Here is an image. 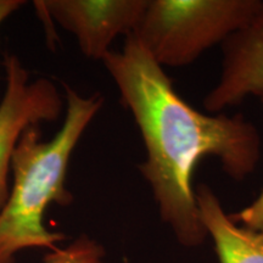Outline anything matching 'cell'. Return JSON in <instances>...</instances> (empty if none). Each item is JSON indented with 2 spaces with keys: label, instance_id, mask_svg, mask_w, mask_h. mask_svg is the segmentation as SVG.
<instances>
[{
  "label": "cell",
  "instance_id": "cell-1",
  "mask_svg": "<svg viewBox=\"0 0 263 263\" xmlns=\"http://www.w3.org/2000/svg\"><path fill=\"white\" fill-rule=\"evenodd\" d=\"M103 64L139 129L145 160L138 168L150 185L161 219L182 245H201L209 236L200 219L194 171L211 156L230 178L244 180L261 159L258 129L242 115L194 108L133 34L121 50L108 52Z\"/></svg>",
  "mask_w": 263,
  "mask_h": 263
},
{
  "label": "cell",
  "instance_id": "cell-3",
  "mask_svg": "<svg viewBox=\"0 0 263 263\" xmlns=\"http://www.w3.org/2000/svg\"><path fill=\"white\" fill-rule=\"evenodd\" d=\"M259 5L261 0H149L132 34L161 67H183L224 44Z\"/></svg>",
  "mask_w": 263,
  "mask_h": 263
},
{
  "label": "cell",
  "instance_id": "cell-8",
  "mask_svg": "<svg viewBox=\"0 0 263 263\" xmlns=\"http://www.w3.org/2000/svg\"><path fill=\"white\" fill-rule=\"evenodd\" d=\"M105 249L88 234H81L64 248H57L44 256L43 263H103Z\"/></svg>",
  "mask_w": 263,
  "mask_h": 263
},
{
  "label": "cell",
  "instance_id": "cell-5",
  "mask_svg": "<svg viewBox=\"0 0 263 263\" xmlns=\"http://www.w3.org/2000/svg\"><path fill=\"white\" fill-rule=\"evenodd\" d=\"M149 0H39L34 8L77 39L85 58L103 61L118 35L136 31Z\"/></svg>",
  "mask_w": 263,
  "mask_h": 263
},
{
  "label": "cell",
  "instance_id": "cell-9",
  "mask_svg": "<svg viewBox=\"0 0 263 263\" xmlns=\"http://www.w3.org/2000/svg\"><path fill=\"white\" fill-rule=\"evenodd\" d=\"M261 100L263 104V98ZM230 218L236 224L245 227V228L263 232V188L254 201L245 209H242L241 211L232 213Z\"/></svg>",
  "mask_w": 263,
  "mask_h": 263
},
{
  "label": "cell",
  "instance_id": "cell-2",
  "mask_svg": "<svg viewBox=\"0 0 263 263\" xmlns=\"http://www.w3.org/2000/svg\"><path fill=\"white\" fill-rule=\"evenodd\" d=\"M65 120L51 139L44 140L39 127L24 132L12 156V184L0 210V263H15L16 255L29 249L51 251L65 234L44 224L50 203L67 206L73 195L66 186L72 154L85 129L104 105L103 95L83 97L62 83Z\"/></svg>",
  "mask_w": 263,
  "mask_h": 263
},
{
  "label": "cell",
  "instance_id": "cell-7",
  "mask_svg": "<svg viewBox=\"0 0 263 263\" xmlns=\"http://www.w3.org/2000/svg\"><path fill=\"white\" fill-rule=\"evenodd\" d=\"M200 219L219 263H263V232L236 224L207 184L195 188Z\"/></svg>",
  "mask_w": 263,
  "mask_h": 263
},
{
  "label": "cell",
  "instance_id": "cell-6",
  "mask_svg": "<svg viewBox=\"0 0 263 263\" xmlns=\"http://www.w3.org/2000/svg\"><path fill=\"white\" fill-rule=\"evenodd\" d=\"M217 83L203 99L210 114H223L250 97L263 98V0L251 20L222 45Z\"/></svg>",
  "mask_w": 263,
  "mask_h": 263
},
{
  "label": "cell",
  "instance_id": "cell-10",
  "mask_svg": "<svg viewBox=\"0 0 263 263\" xmlns=\"http://www.w3.org/2000/svg\"><path fill=\"white\" fill-rule=\"evenodd\" d=\"M26 4L25 0H0V27L12 14Z\"/></svg>",
  "mask_w": 263,
  "mask_h": 263
},
{
  "label": "cell",
  "instance_id": "cell-11",
  "mask_svg": "<svg viewBox=\"0 0 263 263\" xmlns=\"http://www.w3.org/2000/svg\"><path fill=\"white\" fill-rule=\"evenodd\" d=\"M124 263H129V262H128V261H127V259H124Z\"/></svg>",
  "mask_w": 263,
  "mask_h": 263
},
{
  "label": "cell",
  "instance_id": "cell-4",
  "mask_svg": "<svg viewBox=\"0 0 263 263\" xmlns=\"http://www.w3.org/2000/svg\"><path fill=\"white\" fill-rule=\"evenodd\" d=\"M5 89L0 100V210L8 200L12 156L20 138L31 127L54 122L62 112L64 99L48 78L32 80L15 54L3 60Z\"/></svg>",
  "mask_w": 263,
  "mask_h": 263
}]
</instances>
